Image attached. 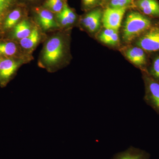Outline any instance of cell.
I'll return each instance as SVG.
<instances>
[{
  "label": "cell",
  "instance_id": "cell-1",
  "mask_svg": "<svg viewBox=\"0 0 159 159\" xmlns=\"http://www.w3.org/2000/svg\"><path fill=\"white\" fill-rule=\"evenodd\" d=\"M70 30H58L48 34L40 52L38 65L54 73L67 65L70 60Z\"/></svg>",
  "mask_w": 159,
  "mask_h": 159
},
{
  "label": "cell",
  "instance_id": "cell-2",
  "mask_svg": "<svg viewBox=\"0 0 159 159\" xmlns=\"http://www.w3.org/2000/svg\"><path fill=\"white\" fill-rule=\"evenodd\" d=\"M149 18L139 11H131L127 15L123 25L122 39L129 43L140 37L152 26Z\"/></svg>",
  "mask_w": 159,
  "mask_h": 159
},
{
  "label": "cell",
  "instance_id": "cell-3",
  "mask_svg": "<svg viewBox=\"0 0 159 159\" xmlns=\"http://www.w3.org/2000/svg\"><path fill=\"white\" fill-rule=\"evenodd\" d=\"M31 16L35 24L47 34L60 30L57 25L55 14L41 6L30 9Z\"/></svg>",
  "mask_w": 159,
  "mask_h": 159
},
{
  "label": "cell",
  "instance_id": "cell-4",
  "mask_svg": "<svg viewBox=\"0 0 159 159\" xmlns=\"http://www.w3.org/2000/svg\"><path fill=\"white\" fill-rule=\"evenodd\" d=\"M29 62L25 59L2 56L0 60V86L6 87L14 78L20 68Z\"/></svg>",
  "mask_w": 159,
  "mask_h": 159
},
{
  "label": "cell",
  "instance_id": "cell-5",
  "mask_svg": "<svg viewBox=\"0 0 159 159\" xmlns=\"http://www.w3.org/2000/svg\"><path fill=\"white\" fill-rule=\"evenodd\" d=\"M30 15V9L22 4L11 10L5 17L0 29V35L4 38L20 22Z\"/></svg>",
  "mask_w": 159,
  "mask_h": 159
},
{
  "label": "cell",
  "instance_id": "cell-6",
  "mask_svg": "<svg viewBox=\"0 0 159 159\" xmlns=\"http://www.w3.org/2000/svg\"><path fill=\"white\" fill-rule=\"evenodd\" d=\"M143 79L145 85L144 100L159 115V81L147 71L143 73Z\"/></svg>",
  "mask_w": 159,
  "mask_h": 159
},
{
  "label": "cell",
  "instance_id": "cell-7",
  "mask_svg": "<svg viewBox=\"0 0 159 159\" xmlns=\"http://www.w3.org/2000/svg\"><path fill=\"white\" fill-rule=\"evenodd\" d=\"M0 54L3 57L26 60L29 62L33 60V55L26 53L17 41L6 38H0Z\"/></svg>",
  "mask_w": 159,
  "mask_h": 159
},
{
  "label": "cell",
  "instance_id": "cell-8",
  "mask_svg": "<svg viewBox=\"0 0 159 159\" xmlns=\"http://www.w3.org/2000/svg\"><path fill=\"white\" fill-rule=\"evenodd\" d=\"M103 11L97 7L87 11L80 17L78 25L89 33L94 34L99 31L102 23Z\"/></svg>",
  "mask_w": 159,
  "mask_h": 159
},
{
  "label": "cell",
  "instance_id": "cell-9",
  "mask_svg": "<svg viewBox=\"0 0 159 159\" xmlns=\"http://www.w3.org/2000/svg\"><path fill=\"white\" fill-rule=\"evenodd\" d=\"M138 47L146 52L159 51V25H152L137 40Z\"/></svg>",
  "mask_w": 159,
  "mask_h": 159
},
{
  "label": "cell",
  "instance_id": "cell-10",
  "mask_svg": "<svg viewBox=\"0 0 159 159\" xmlns=\"http://www.w3.org/2000/svg\"><path fill=\"white\" fill-rule=\"evenodd\" d=\"M48 34L42 31L36 25L32 32L27 37L19 41V43L26 53L32 55L41 43H43Z\"/></svg>",
  "mask_w": 159,
  "mask_h": 159
},
{
  "label": "cell",
  "instance_id": "cell-11",
  "mask_svg": "<svg viewBox=\"0 0 159 159\" xmlns=\"http://www.w3.org/2000/svg\"><path fill=\"white\" fill-rule=\"evenodd\" d=\"M127 9H113L107 7L103 11L102 23L106 29L119 31Z\"/></svg>",
  "mask_w": 159,
  "mask_h": 159
},
{
  "label": "cell",
  "instance_id": "cell-12",
  "mask_svg": "<svg viewBox=\"0 0 159 159\" xmlns=\"http://www.w3.org/2000/svg\"><path fill=\"white\" fill-rule=\"evenodd\" d=\"M36 25L33 18L29 15L15 26L4 38L18 42L29 36Z\"/></svg>",
  "mask_w": 159,
  "mask_h": 159
},
{
  "label": "cell",
  "instance_id": "cell-13",
  "mask_svg": "<svg viewBox=\"0 0 159 159\" xmlns=\"http://www.w3.org/2000/svg\"><path fill=\"white\" fill-rule=\"evenodd\" d=\"M55 17L60 29L66 30H70L71 28L78 25L80 16L67 3L60 12L55 14Z\"/></svg>",
  "mask_w": 159,
  "mask_h": 159
},
{
  "label": "cell",
  "instance_id": "cell-14",
  "mask_svg": "<svg viewBox=\"0 0 159 159\" xmlns=\"http://www.w3.org/2000/svg\"><path fill=\"white\" fill-rule=\"evenodd\" d=\"M125 57L137 66L145 69L147 64L145 51L139 47H130L124 52Z\"/></svg>",
  "mask_w": 159,
  "mask_h": 159
},
{
  "label": "cell",
  "instance_id": "cell-15",
  "mask_svg": "<svg viewBox=\"0 0 159 159\" xmlns=\"http://www.w3.org/2000/svg\"><path fill=\"white\" fill-rule=\"evenodd\" d=\"M135 8L146 16L159 18V2L157 0H135Z\"/></svg>",
  "mask_w": 159,
  "mask_h": 159
},
{
  "label": "cell",
  "instance_id": "cell-16",
  "mask_svg": "<svg viewBox=\"0 0 159 159\" xmlns=\"http://www.w3.org/2000/svg\"><path fill=\"white\" fill-rule=\"evenodd\" d=\"M148 152L140 148L130 146L124 151L116 154L112 159H150Z\"/></svg>",
  "mask_w": 159,
  "mask_h": 159
},
{
  "label": "cell",
  "instance_id": "cell-17",
  "mask_svg": "<svg viewBox=\"0 0 159 159\" xmlns=\"http://www.w3.org/2000/svg\"><path fill=\"white\" fill-rule=\"evenodd\" d=\"M119 31L113 29H106L101 31L98 38L99 40L106 44L116 46L119 42Z\"/></svg>",
  "mask_w": 159,
  "mask_h": 159
},
{
  "label": "cell",
  "instance_id": "cell-18",
  "mask_svg": "<svg viewBox=\"0 0 159 159\" xmlns=\"http://www.w3.org/2000/svg\"><path fill=\"white\" fill-rule=\"evenodd\" d=\"M20 4V0H0V29L7 15Z\"/></svg>",
  "mask_w": 159,
  "mask_h": 159
},
{
  "label": "cell",
  "instance_id": "cell-19",
  "mask_svg": "<svg viewBox=\"0 0 159 159\" xmlns=\"http://www.w3.org/2000/svg\"><path fill=\"white\" fill-rule=\"evenodd\" d=\"M67 3V0H44L41 6L54 14L59 13Z\"/></svg>",
  "mask_w": 159,
  "mask_h": 159
},
{
  "label": "cell",
  "instance_id": "cell-20",
  "mask_svg": "<svg viewBox=\"0 0 159 159\" xmlns=\"http://www.w3.org/2000/svg\"><path fill=\"white\" fill-rule=\"evenodd\" d=\"M135 0H111L107 7L113 9H123L135 7Z\"/></svg>",
  "mask_w": 159,
  "mask_h": 159
},
{
  "label": "cell",
  "instance_id": "cell-21",
  "mask_svg": "<svg viewBox=\"0 0 159 159\" xmlns=\"http://www.w3.org/2000/svg\"><path fill=\"white\" fill-rule=\"evenodd\" d=\"M81 8L85 12L97 8L103 3L102 0H81Z\"/></svg>",
  "mask_w": 159,
  "mask_h": 159
},
{
  "label": "cell",
  "instance_id": "cell-22",
  "mask_svg": "<svg viewBox=\"0 0 159 159\" xmlns=\"http://www.w3.org/2000/svg\"><path fill=\"white\" fill-rule=\"evenodd\" d=\"M147 72L152 77L159 81V56L155 57L150 68Z\"/></svg>",
  "mask_w": 159,
  "mask_h": 159
},
{
  "label": "cell",
  "instance_id": "cell-23",
  "mask_svg": "<svg viewBox=\"0 0 159 159\" xmlns=\"http://www.w3.org/2000/svg\"><path fill=\"white\" fill-rule=\"evenodd\" d=\"M44 0H20V4L26 6L29 9L41 6Z\"/></svg>",
  "mask_w": 159,
  "mask_h": 159
},
{
  "label": "cell",
  "instance_id": "cell-24",
  "mask_svg": "<svg viewBox=\"0 0 159 159\" xmlns=\"http://www.w3.org/2000/svg\"><path fill=\"white\" fill-rule=\"evenodd\" d=\"M103 1V3H108L109 2H110V1H111V0H102Z\"/></svg>",
  "mask_w": 159,
  "mask_h": 159
},
{
  "label": "cell",
  "instance_id": "cell-25",
  "mask_svg": "<svg viewBox=\"0 0 159 159\" xmlns=\"http://www.w3.org/2000/svg\"><path fill=\"white\" fill-rule=\"evenodd\" d=\"M2 55L0 54V60L2 59Z\"/></svg>",
  "mask_w": 159,
  "mask_h": 159
},
{
  "label": "cell",
  "instance_id": "cell-26",
  "mask_svg": "<svg viewBox=\"0 0 159 159\" xmlns=\"http://www.w3.org/2000/svg\"><path fill=\"white\" fill-rule=\"evenodd\" d=\"M0 36H1V35H0Z\"/></svg>",
  "mask_w": 159,
  "mask_h": 159
}]
</instances>
